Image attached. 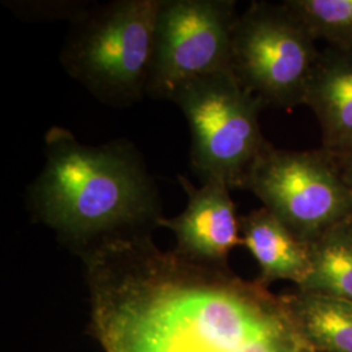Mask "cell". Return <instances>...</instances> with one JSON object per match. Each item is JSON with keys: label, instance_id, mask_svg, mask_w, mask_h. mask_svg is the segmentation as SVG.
Segmentation results:
<instances>
[{"label": "cell", "instance_id": "obj_9", "mask_svg": "<svg viewBox=\"0 0 352 352\" xmlns=\"http://www.w3.org/2000/svg\"><path fill=\"white\" fill-rule=\"evenodd\" d=\"M304 104L321 128L322 148L340 155L352 148V49L320 51Z\"/></svg>", "mask_w": 352, "mask_h": 352}, {"label": "cell", "instance_id": "obj_2", "mask_svg": "<svg viewBox=\"0 0 352 352\" xmlns=\"http://www.w3.org/2000/svg\"><path fill=\"white\" fill-rule=\"evenodd\" d=\"M45 166L29 187L34 218L78 252L109 236L158 226V189L128 140L85 145L63 126L45 135Z\"/></svg>", "mask_w": 352, "mask_h": 352}, {"label": "cell", "instance_id": "obj_1", "mask_svg": "<svg viewBox=\"0 0 352 352\" xmlns=\"http://www.w3.org/2000/svg\"><path fill=\"white\" fill-rule=\"evenodd\" d=\"M104 352H327L286 295L228 266L161 251L145 231L80 252Z\"/></svg>", "mask_w": 352, "mask_h": 352}, {"label": "cell", "instance_id": "obj_10", "mask_svg": "<svg viewBox=\"0 0 352 352\" xmlns=\"http://www.w3.org/2000/svg\"><path fill=\"white\" fill-rule=\"evenodd\" d=\"M241 245L260 267L256 279L265 287L277 280H289L296 289L307 282L312 270L309 243L300 239L276 215L260 208L240 217Z\"/></svg>", "mask_w": 352, "mask_h": 352}, {"label": "cell", "instance_id": "obj_6", "mask_svg": "<svg viewBox=\"0 0 352 352\" xmlns=\"http://www.w3.org/2000/svg\"><path fill=\"white\" fill-rule=\"evenodd\" d=\"M245 189L307 243L352 221V189L336 157L322 146L286 151L269 144L253 164Z\"/></svg>", "mask_w": 352, "mask_h": 352}, {"label": "cell", "instance_id": "obj_13", "mask_svg": "<svg viewBox=\"0 0 352 352\" xmlns=\"http://www.w3.org/2000/svg\"><path fill=\"white\" fill-rule=\"evenodd\" d=\"M292 13L315 41L329 47L352 49V0H285Z\"/></svg>", "mask_w": 352, "mask_h": 352}, {"label": "cell", "instance_id": "obj_5", "mask_svg": "<svg viewBox=\"0 0 352 352\" xmlns=\"http://www.w3.org/2000/svg\"><path fill=\"white\" fill-rule=\"evenodd\" d=\"M316 41L283 3L252 1L232 34L231 71L265 106L304 104L318 60Z\"/></svg>", "mask_w": 352, "mask_h": 352}, {"label": "cell", "instance_id": "obj_7", "mask_svg": "<svg viewBox=\"0 0 352 352\" xmlns=\"http://www.w3.org/2000/svg\"><path fill=\"white\" fill-rule=\"evenodd\" d=\"M238 17L234 0H161L146 94L170 101L190 80L231 71Z\"/></svg>", "mask_w": 352, "mask_h": 352}, {"label": "cell", "instance_id": "obj_12", "mask_svg": "<svg viewBox=\"0 0 352 352\" xmlns=\"http://www.w3.org/2000/svg\"><path fill=\"white\" fill-rule=\"evenodd\" d=\"M305 331L327 352H352V304L298 289L285 294Z\"/></svg>", "mask_w": 352, "mask_h": 352}, {"label": "cell", "instance_id": "obj_3", "mask_svg": "<svg viewBox=\"0 0 352 352\" xmlns=\"http://www.w3.org/2000/svg\"><path fill=\"white\" fill-rule=\"evenodd\" d=\"M160 3L115 0L90 6L68 32L60 54L65 72L104 104L129 107L142 101Z\"/></svg>", "mask_w": 352, "mask_h": 352}, {"label": "cell", "instance_id": "obj_14", "mask_svg": "<svg viewBox=\"0 0 352 352\" xmlns=\"http://www.w3.org/2000/svg\"><path fill=\"white\" fill-rule=\"evenodd\" d=\"M334 157L337 160V164L340 166V173L344 177L346 183L352 189V148L350 151L340 154V155H334Z\"/></svg>", "mask_w": 352, "mask_h": 352}, {"label": "cell", "instance_id": "obj_4", "mask_svg": "<svg viewBox=\"0 0 352 352\" xmlns=\"http://www.w3.org/2000/svg\"><path fill=\"white\" fill-rule=\"evenodd\" d=\"M170 101L188 122L193 173L202 183L217 180L230 189H245L253 164L270 144L260 126L264 102L232 71L190 80Z\"/></svg>", "mask_w": 352, "mask_h": 352}, {"label": "cell", "instance_id": "obj_11", "mask_svg": "<svg viewBox=\"0 0 352 352\" xmlns=\"http://www.w3.org/2000/svg\"><path fill=\"white\" fill-rule=\"evenodd\" d=\"M309 245L312 270L298 289L352 304V221L329 228Z\"/></svg>", "mask_w": 352, "mask_h": 352}, {"label": "cell", "instance_id": "obj_8", "mask_svg": "<svg viewBox=\"0 0 352 352\" xmlns=\"http://www.w3.org/2000/svg\"><path fill=\"white\" fill-rule=\"evenodd\" d=\"M179 183L188 196L184 212L175 218L161 217L158 226L176 236L174 251L201 264L227 266L230 253L241 245L240 217L226 184L210 180L195 187L186 176Z\"/></svg>", "mask_w": 352, "mask_h": 352}]
</instances>
